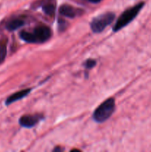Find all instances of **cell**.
<instances>
[{
    "instance_id": "cell-10",
    "label": "cell",
    "mask_w": 151,
    "mask_h": 152,
    "mask_svg": "<svg viewBox=\"0 0 151 152\" xmlns=\"http://www.w3.org/2000/svg\"><path fill=\"white\" fill-rule=\"evenodd\" d=\"M19 37L25 42L28 43H36V39L33 33L28 32L26 31H21L19 34Z\"/></svg>"
},
{
    "instance_id": "cell-1",
    "label": "cell",
    "mask_w": 151,
    "mask_h": 152,
    "mask_svg": "<svg viewBox=\"0 0 151 152\" xmlns=\"http://www.w3.org/2000/svg\"><path fill=\"white\" fill-rule=\"evenodd\" d=\"M144 4V2H140L136 5L127 9L124 13H121L113 28V31L114 32H117L130 24L137 16V15L143 7Z\"/></svg>"
},
{
    "instance_id": "cell-8",
    "label": "cell",
    "mask_w": 151,
    "mask_h": 152,
    "mask_svg": "<svg viewBox=\"0 0 151 152\" xmlns=\"http://www.w3.org/2000/svg\"><path fill=\"white\" fill-rule=\"evenodd\" d=\"M42 10L45 14L53 16L56 11V4L52 0H46L41 6Z\"/></svg>"
},
{
    "instance_id": "cell-9",
    "label": "cell",
    "mask_w": 151,
    "mask_h": 152,
    "mask_svg": "<svg viewBox=\"0 0 151 152\" xmlns=\"http://www.w3.org/2000/svg\"><path fill=\"white\" fill-rule=\"evenodd\" d=\"M25 25V20L21 18H16L9 21L6 25V28L10 31H13L17 30Z\"/></svg>"
},
{
    "instance_id": "cell-13",
    "label": "cell",
    "mask_w": 151,
    "mask_h": 152,
    "mask_svg": "<svg viewBox=\"0 0 151 152\" xmlns=\"http://www.w3.org/2000/svg\"><path fill=\"white\" fill-rule=\"evenodd\" d=\"M59 27L60 29H62V30H64V28H66V25H65V21L62 20V19H59Z\"/></svg>"
},
{
    "instance_id": "cell-11",
    "label": "cell",
    "mask_w": 151,
    "mask_h": 152,
    "mask_svg": "<svg viewBox=\"0 0 151 152\" xmlns=\"http://www.w3.org/2000/svg\"><path fill=\"white\" fill-rule=\"evenodd\" d=\"M7 55V45L6 42H3L0 44V63L5 59Z\"/></svg>"
},
{
    "instance_id": "cell-2",
    "label": "cell",
    "mask_w": 151,
    "mask_h": 152,
    "mask_svg": "<svg viewBox=\"0 0 151 152\" xmlns=\"http://www.w3.org/2000/svg\"><path fill=\"white\" fill-rule=\"evenodd\" d=\"M115 100L113 98H109L102 102L93 114V118L96 123H102L107 120L115 111Z\"/></svg>"
},
{
    "instance_id": "cell-7",
    "label": "cell",
    "mask_w": 151,
    "mask_h": 152,
    "mask_svg": "<svg viewBox=\"0 0 151 152\" xmlns=\"http://www.w3.org/2000/svg\"><path fill=\"white\" fill-rule=\"evenodd\" d=\"M30 91H31V88H27V89H24V90L16 92V93L12 94L11 96H10L8 98H7V100H6L5 102V104L7 105H9L11 103H13V102H16V101L20 100V99H23L24 97L28 96Z\"/></svg>"
},
{
    "instance_id": "cell-4",
    "label": "cell",
    "mask_w": 151,
    "mask_h": 152,
    "mask_svg": "<svg viewBox=\"0 0 151 152\" xmlns=\"http://www.w3.org/2000/svg\"><path fill=\"white\" fill-rule=\"evenodd\" d=\"M36 43H42L47 41L51 37L52 32L49 27L46 25H38L36 27L33 32Z\"/></svg>"
},
{
    "instance_id": "cell-5",
    "label": "cell",
    "mask_w": 151,
    "mask_h": 152,
    "mask_svg": "<svg viewBox=\"0 0 151 152\" xmlns=\"http://www.w3.org/2000/svg\"><path fill=\"white\" fill-rule=\"evenodd\" d=\"M43 117L40 114H29L24 115L19 119V123L21 126L27 129H30L37 124Z\"/></svg>"
},
{
    "instance_id": "cell-14",
    "label": "cell",
    "mask_w": 151,
    "mask_h": 152,
    "mask_svg": "<svg viewBox=\"0 0 151 152\" xmlns=\"http://www.w3.org/2000/svg\"><path fill=\"white\" fill-rule=\"evenodd\" d=\"M89 1H90V2H91V3H93V4H96V3H99V2H100L101 1V0H88Z\"/></svg>"
},
{
    "instance_id": "cell-12",
    "label": "cell",
    "mask_w": 151,
    "mask_h": 152,
    "mask_svg": "<svg viewBox=\"0 0 151 152\" xmlns=\"http://www.w3.org/2000/svg\"><path fill=\"white\" fill-rule=\"evenodd\" d=\"M96 60L92 59H87V60L85 61V62L84 63V66L85 67L86 69H91V68H93V67L96 66Z\"/></svg>"
},
{
    "instance_id": "cell-3",
    "label": "cell",
    "mask_w": 151,
    "mask_h": 152,
    "mask_svg": "<svg viewBox=\"0 0 151 152\" xmlns=\"http://www.w3.org/2000/svg\"><path fill=\"white\" fill-rule=\"evenodd\" d=\"M115 19V14L111 12L102 13L93 18L90 22V28L94 33H100L110 25Z\"/></svg>"
},
{
    "instance_id": "cell-6",
    "label": "cell",
    "mask_w": 151,
    "mask_h": 152,
    "mask_svg": "<svg viewBox=\"0 0 151 152\" xmlns=\"http://www.w3.org/2000/svg\"><path fill=\"white\" fill-rule=\"evenodd\" d=\"M81 10L80 9L75 8L69 4H63L59 7V13L62 16L68 18H75L78 15L81 14Z\"/></svg>"
}]
</instances>
